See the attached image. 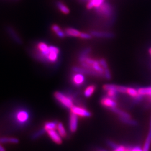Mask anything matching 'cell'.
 Instances as JSON below:
<instances>
[{
  "label": "cell",
  "instance_id": "obj_1",
  "mask_svg": "<svg viewBox=\"0 0 151 151\" xmlns=\"http://www.w3.org/2000/svg\"><path fill=\"white\" fill-rule=\"evenodd\" d=\"M37 58L44 62L54 63L59 57L60 49L55 46L48 45L44 42H39L36 48Z\"/></svg>",
  "mask_w": 151,
  "mask_h": 151
},
{
  "label": "cell",
  "instance_id": "obj_2",
  "mask_svg": "<svg viewBox=\"0 0 151 151\" xmlns=\"http://www.w3.org/2000/svg\"><path fill=\"white\" fill-rule=\"evenodd\" d=\"M54 97L62 105L68 109H71L73 106L72 97L66 95L61 92L56 91L54 93Z\"/></svg>",
  "mask_w": 151,
  "mask_h": 151
},
{
  "label": "cell",
  "instance_id": "obj_3",
  "mask_svg": "<svg viewBox=\"0 0 151 151\" xmlns=\"http://www.w3.org/2000/svg\"><path fill=\"white\" fill-rule=\"evenodd\" d=\"M30 115L27 109H19L14 114V118L17 123L21 125L27 123L29 121Z\"/></svg>",
  "mask_w": 151,
  "mask_h": 151
},
{
  "label": "cell",
  "instance_id": "obj_4",
  "mask_svg": "<svg viewBox=\"0 0 151 151\" xmlns=\"http://www.w3.org/2000/svg\"><path fill=\"white\" fill-rule=\"evenodd\" d=\"M96 12L99 14L104 16H110L112 14V8L107 3H103L101 5L96 7Z\"/></svg>",
  "mask_w": 151,
  "mask_h": 151
},
{
  "label": "cell",
  "instance_id": "obj_5",
  "mask_svg": "<svg viewBox=\"0 0 151 151\" xmlns=\"http://www.w3.org/2000/svg\"><path fill=\"white\" fill-rule=\"evenodd\" d=\"M70 112L72 113L75 114L76 115L79 116L80 117H84V118H88L91 116V113L87 110L86 109L84 108L73 106L72 108L70 109Z\"/></svg>",
  "mask_w": 151,
  "mask_h": 151
},
{
  "label": "cell",
  "instance_id": "obj_6",
  "mask_svg": "<svg viewBox=\"0 0 151 151\" xmlns=\"http://www.w3.org/2000/svg\"><path fill=\"white\" fill-rule=\"evenodd\" d=\"M72 70L75 73H79L81 74H86L88 75L95 76H102L99 73H98L96 71L88 69L83 67H74L72 68Z\"/></svg>",
  "mask_w": 151,
  "mask_h": 151
},
{
  "label": "cell",
  "instance_id": "obj_7",
  "mask_svg": "<svg viewBox=\"0 0 151 151\" xmlns=\"http://www.w3.org/2000/svg\"><path fill=\"white\" fill-rule=\"evenodd\" d=\"M47 134L50 139L57 145H60L62 143V137L59 134V133L54 130H49L47 132Z\"/></svg>",
  "mask_w": 151,
  "mask_h": 151
},
{
  "label": "cell",
  "instance_id": "obj_8",
  "mask_svg": "<svg viewBox=\"0 0 151 151\" xmlns=\"http://www.w3.org/2000/svg\"><path fill=\"white\" fill-rule=\"evenodd\" d=\"M70 129L72 133H75L78 128V116L70 113Z\"/></svg>",
  "mask_w": 151,
  "mask_h": 151
},
{
  "label": "cell",
  "instance_id": "obj_9",
  "mask_svg": "<svg viewBox=\"0 0 151 151\" xmlns=\"http://www.w3.org/2000/svg\"><path fill=\"white\" fill-rule=\"evenodd\" d=\"M72 81L73 83L77 86H81L85 81V77L83 74L79 73H75L72 77Z\"/></svg>",
  "mask_w": 151,
  "mask_h": 151
},
{
  "label": "cell",
  "instance_id": "obj_10",
  "mask_svg": "<svg viewBox=\"0 0 151 151\" xmlns=\"http://www.w3.org/2000/svg\"><path fill=\"white\" fill-rule=\"evenodd\" d=\"M101 104L105 107L109 109L117 106V104L115 101L110 97H104L101 100Z\"/></svg>",
  "mask_w": 151,
  "mask_h": 151
},
{
  "label": "cell",
  "instance_id": "obj_11",
  "mask_svg": "<svg viewBox=\"0 0 151 151\" xmlns=\"http://www.w3.org/2000/svg\"><path fill=\"white\" fill-rule=\"evenodd\" d=\"M90 34H91L92 36L97 38H113L114 37V34L111 32L91 31Z\"/></svg>",
  "mask_w": 151,
  "mask_h": 151
},
{
  "label": "cell",
  "instance_id": "obj_12",
  "mask_svg": "<svg viewBox=\"0 0 151 151\" xmlns=\"http://www.w3.org/2000/svg\"><path fill=\"white\" fill-rule=\"evenodd\" d=\"M151 146V118L150 124V129L148 133L147 137L146 138V141L143 148V151H150V149Z\"/></svg>",
  "mask_w": 151,
  "mask_h": 151
},
{
  "label": "cell",
  "instance_id": "obj_13",
  "mask_svg": "<svg viewBox=\"0 0 151 151\" xmlns=\"http://www.w3.org/2000/svg\"><path fill=\"white\" fill-rule=\"evenodd\" d=\"M109 109L114 113L118 114L119 115V117H122V118H131V116H130V115L129 114L127 113V112H125L123 110H120L116 107L110 108Z\"/></svg>",
  "mask_w": 151,
  "mask_h": 151
},
{
  "label": "cell",
  "instance_id": "obj_14",
  "mask_svg": "<svg viewBox=\"0 0 151 151\" xmlns=\"http://www.w3.org/2000/svg\"><path fill=\"white\" fill-rule=\"evenodd\" d=\"M65 34L67 36L74 37H80L81 32L77 30H76L73 28H67L65 29Z\"/></svg>",
  "mask_w": 151,
  "mask_h": 151
},
{
  "label": "cell",
  "instance_id": "obj_15",
  "mask_svg": "<svg viewBox=\"0 0 151 151\" xmlns=\"http://www.w3.org/2000/svg\"><path fill=\"white\" fill-rule=\"evenodd\" d=\"M56 6L58 9V10H60V12H62L63 14H68L70 13V9L67 7V6L65 5L64 3H63L61 1H57L56 2Z\"/></svg>",
  "mask_w": 151,
  "mask_h": 151
},
{
  "label": "cell",
  "instance_id": "obj_16",
  "mask_svg": "<svg viewBox=\"0 0 151 151\" xmlns=\"http://www.w3.org/2000/svg\"><path fill=\"white\" fill-rule=\"evenodd\" d=\"M104 1V0H90L87 5V7L88 9H91L93 7H97L103 4Z\"/></svg>",
  "mask_w": 151,
  "mask_h": 151
},
{
  "label": "cell",
  "instance_id": "obj_17",
  "mask_svg": "<svg viewBox=\"0 0 151 151\" xmlns=\"http://www.w3.org/2000/svg\"><path fill=\"white\" fill-rule=\"evenodd\" d=\"M19 142V139L14 137H2L0 138V142L2 143H12L16 144Z\"/></svg>",
  "mask_w": 151,
  "mask_h": 151
},
{
  "label": "cell",
  "instance_id": "obj_18",
  "mask_svg": "<svg viewBox=\"0 0 151 151\" xmlns=\"http://www.w3.org/2000/svg\"><path fill=\"white\" fill-rule=\"evenodd\" d=\"M57 130L58 131V133L62 138H65L67 135V131L65 129V127L63 124L62 123L59 122L57 124Z\"/></svg>",
  "mask_w": 151,
  "mask_h": 151
},
{
  "label": "cell",
  "instance_id": "obj_19",
  "mask_svg": "<svg viewBox=\"0 0 151 151\" xmlns=\"http://www.w3.org/2000/svg\"><path fill=\"white\" fill-rule=\"evenodd\" d=\"M52 30L56 34V35H57L58 37H60V38H64L65 37V32H63V31L61 30L60 27L58 25H55V24L53 25L52 27Z\"/></svg>",
  "mask_w": 151,
  "mask_h": 151
},
{
  "label": "cell",
  "instance_id": "obj_20",
  "mask_svg": "<svg viewBox=\"0 0 151 151\" xmlns=\"http://www.w3.org/2000/svg\"><path fill=\"white\" fill-rule=\"evenodd\" d=\"M58 123L55 122H46L44 125V131L47 132L49 130H54L57 129Z\"/></svg>",
  "mask_w": 151,
  "mask_h": 151
},
{
  "label": "cell",
  "instance_id": "obj_21",
  "mask_svg": "<svg viewBox=\"0 0 151 151\" xmlns=\"http://www.w3.org/2000/svg\"><path fill=\"white\" fill-rule=\"evenodd\" d=\"M119 119L121 122H122L123 123H124L125 124L130 125H132V126H136L137 125V122L131 118H124L122 117H119Z\"/></svg>",
  "mask_w": 151,
  "mask_h": 151
},
{
  "label": "cell",
  "instance_id": "obj_22",
  "mask_svg": "<svg viewBox=\"0 0 151 151\" xmlns=\"http://www.w3.org/2000/svg\"><path fill=\"white\" fill-rule=\"evenodd\" d=\"M138 93L141 96L143 95H150L151 96V87L140 88L138 90Z\"/></svg>",
  "mask_w": 151,
  "mask_h": 151
},
{
  "label": "cell",
  "instance_id": "obj_23",
  "mask_svg": "<svg viewBox=\"0 0 151 151\" xmlns=\"http://www.w3.org/2000/svg\"><path fill=\"white\" fill-rule=\"evenodd\" d=\"M95 88H96V87L94 85H91V86H90L87 87L86 89L84 92V95H85V97H90L92 95V93H93Z\"/></svg>",
  "mask_w": 151,
  "mask_h": 151
},
{
  "label": "cell",
  "instance_id": "obj_24",
  "mask_svg": "<svg viewBox=\"0 0 151 151\" xmlns=\"http://www.w3.org/2000/svg\"><path fill=\"white\" fill-rule=\"evenodd\" d=\"M118 85H115L114 84H106L103 86V89L105 91H110V90H115L117 91Z\"/></svg>",
  "mask_w": 151,
  "mask_h": 151
},
{
  "label": "cell",
  "instance_id": "obj_25",
  "mask_svg": "<svg viewBox=\"0 0 151 151\" xmlns=\"http://www.w3.org/2000/svg\"><path fill=\"white\" fill-rule=\"evenodd\" d=\"M127 93L129 95H130L131 96H133V97H137V96L139 95L138 90H135V89L133 88H128Z\"/></svg>",
  "mask_w": 151,
  "mask_h": 151
},
{
  "label": "cell",
  "instance_id": "obj_26",
  "mask_svg": "<svg viewBox=\"0 0 151 151\" xmlns=\"http://www.w3.org/2000/svg\"><path fill=\"white\" fill-rule=\"evenodd\" d=\"M9 32L10 33V34H11V36L12 37V38H14L15 39V40L16 41L17 43H20L21 42V40H20V38H19V37H18V36L14 32V30H12L11 28H9Z\"/></svg>",
  "mask_w": 151,
  "mask_h": 151
},
{
  "label": "cell",
  "instance_id": "obj_27",
  "mask_svg": "<svg viewBox=\"0 0 151 151\" xmlns=\"http://www.w3.org/2000/svg\"><path fill=\"white\" fill-rule=\"evenodd\" d=\"M118 92L115 91V90H110L108 91V96L109 97L113 99L114 100L116 99V96H117V93Z\"/></svg>",
  "mask_w": 151,
  "mask_h": 151
},
{
  "label": "cell",
  "instance_id": "obj_28",
  "mask_svg": "<svg viewBox=\"0 0 151 151\" xmlns=\"http://www.w3.org/2000/svg\"><path fill=\"white\" fill-rule=\"evenodd\" d=\"M104 77H105L106 79L108 80H110L111 79V75L110 71L109 70V68H106L104 70Z\"/></svg>",
  "mask_w": 151,
  "mask_h": 151
},
{
  "label": "cell",
  "instance_id": "obj_29",
  "mask_svg": "<svg viewBox=\"0 0 151 151\" xmlns=\"http://www.w3.org/2000/svg\"><path fill=\"white\" fill-rule=\"evenodd\" d=\"M80 38L83 39H90L92 38V35L91 34H89L88 33H85V32H81Z\"/></svg>",
  "mask_w": 151,
  "mask_h": 151
},
{
  "label": "cell",
  "instance_id": "obj_30",
  "mask_svg": "<svg viewBox=\"0 0 151 151\" xmlns=\"http://www.w3.org/2000/svg\"><path fill=\"white\" fill-rule=\"evenodd\" d=\"M107 145L110 147H111V148H113L114 150L116 148L118 147V145L116 143H115V142H114L113 141L110 140H108L107 141Z\"/></svg>",
  "mask_w": 151,
  "mask_h": 151
},
{
  "label": "cell",
  "instance_id": "obj_31",
  "mask_svg": "<svg viewBox=\"0 0 151 151\" xmlns=\"http://www.w3.org/2000/svg\"><path fill=\"white\" fill-rule=\"evenodd\" d=\"M99 63L104 70L106 69V68H108V64H107V63H106V62L105 59H101L100 60H99Z\"/></svg>",
  "mask_w": 151,
  "mask_h": 151
},
{
  "label": "cell",
  "instance_id": "obj_32",
  "mask_svg": "<svg viewBox=\"0 0 151 151\" xmlns=\"http://www.w3.org/2000/svg\"><path fill=\"white\" fill-rule=\"evenodd\" d=\"M127 90H128V88L126 87L118 86L117 91L120 93H127Z\"/></svg>",
  "mask_w": 151,
  "mask_h": 151
},
{
  "label": "cell",
  "instance_id": "obj_33",
  "mask_svg": "<svg viewBox=\"0 0 151 151\" xmlns=\"http://www.w3.org/2000/svg\"><path fill=\"white\" fill-rule=\"evenodd\" d=\"M91 49L90 48H87L85 49L84 50H83L82 52H81L80 55H82V56H86L88 54L90 53V52H91Z\"/></svg>",
  "mask_w": 151,
  "mask_h": 151
},
{
  "label": "cell",
  "instance_id": "obj_34",
  "mask_svg": "<svg viewBox=\"0 0 151 151\" xmlns=\"http://www.w3.org/2000/svg\"><path fill=\"white\" fill-rule=\"evenodd\" d=\"M129 151H143V150L139 147H131Z\"/></svg>",
  "mask_w": 151,
  "mask_h": 151
},
{
  "label": "cell",
  "instance_id": "obj_35",
  "mask_svg": "<svg viewBox=\"0 0 151 151\" xmlns=\"http://www.w3.org/2000/svg\"><path fill=\"white\" fill-rule=\"evenodd\" d=\"M1 143L0 142V151H6L5 148L1 145Z\"/></svg>",
  "mask_w": 151,
  "mask_h": 151
},
{
  "label": "cell",
  "instance_id": "obj_36",
  "mask_svg": "<svg viewBox=\"0 0 151 151\" xmlns=\"http://www.w3.org/2000/svg\"><path fill=\"white\" fill-rule=\"evenodd\" d=\"M149 52H150V53L151 54V48L150 49V50H149Z\"/></svg>",
  "mask_w": 151,
  "mask_h": 151
},
{
  "label": "cell",
  "instance_id": "obj_37",
  "mask_svg": "<svg viewBox=\"0 0 151 151\" xmlns=\"http://www.w3.org/2000/svg\"><path fill=\"white\" fill-rule=\"evenodd\" d=\"M84 1H86V0H84ZM87 1V0H86ZM89 1H90V0H89Z\"/></svg>",
  "mask_w": 151,
  "mask_h": 151
}]
</instances>
